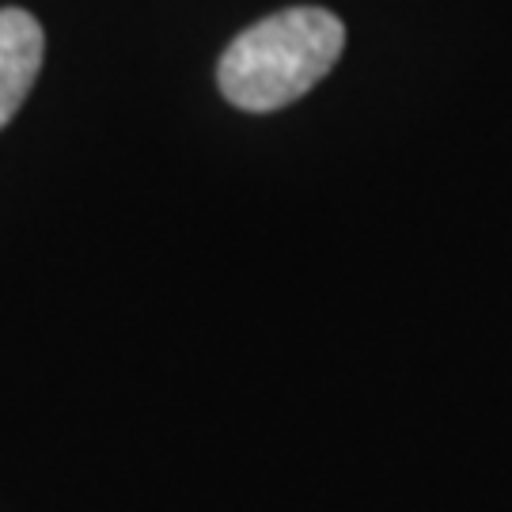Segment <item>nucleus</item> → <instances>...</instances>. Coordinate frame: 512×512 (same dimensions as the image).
Instances as JSON below:
<instances>
[{
    "mask_svg": "<svg viewBox=\"0 0 512 512\" xmlns=\"http://www.w3.org/2000/svg\"><path fill=\"white\" fill-rule=\"evenodd\" d=\"M346 46L342 19L327 8H285L258 19L220 54L217 80L239 110L266 114L289 107L334 69Z\"/></svg>",
    "mask_w": 512,
    "mask_h": 512,
    "instance_id": "nucleus-1",
    "label": "nucleus"
},
{
    "mask_svg": "<svg viewBox=\"0 0 512 512\" xmlns=\"http://www.w3.org/2000/svg\"><path fill=\"white\" fill-rule=\"evenodd\" d=\"M46 35L23 8H0V129L16 118L42 69Z\"/></svg>",
    "mask_w": 512,
    "mask_h": 512,
    "instance_id": "nucleus-2",
    "label": "nucleus"
}]
</instances>
